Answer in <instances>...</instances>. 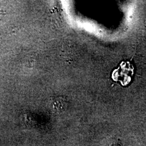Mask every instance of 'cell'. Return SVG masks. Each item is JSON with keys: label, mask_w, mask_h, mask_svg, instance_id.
I'll return each mask as SVG.
<instances>
[{"label": "cell", "mask_w": 146, "mask_h": 146, "mask_svg": "<svg viewBox=\"0 0 146 146\" xmlns=\"http://www.w3.org/2000/svg\"><path fill=\"white\" fill-rule=\"evenodd\" d=\"M134 74V68L130 63H122L120 67L113 73V78L114 81H120L122 85H127L131 81Z\"/></svg>", "instance_id": "obj_1"}]
</instances>
